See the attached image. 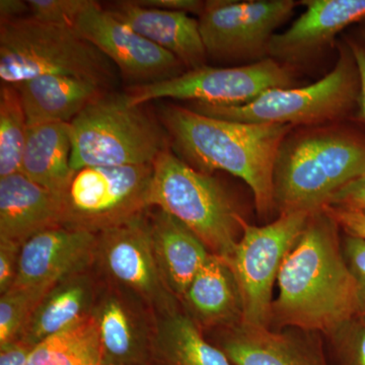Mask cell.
Listing matches in <instances>:
<instances>
[{
	"label": "cell",
	"instance_id": "cell-1",
	"mask_svg": "<svg viewBox=\"0 0 365 365\" xmlns=\"http://www.w3.org/2000/svg\"><path fill=\"white\" fill-rule=\"evenodd\" d=\"M339 230L323 208L311 213L281 265L270 328L330 337L356 318V283L345 260Z\"/></svg>",
	"mask_w": 365,
	"mask_h": 365
},
{
	"label": "cell",
	"instance_id": "cell-2",
	"mask_svg": "<svg viewBox=\"0 0 365 365\" xmlns=\"http://www.w3.org/2000/svg\"><path fill=\"white\" fill-rule=\"evenodd\" d=\"M160 122L184 162L205 174L223 170L242 180L261 217L276 210V160L294 127L218 119L178 105L163 106Z\"/></svg>",
	"mask_w": 365,
	"mask_h": 365
},
{
	"label": "cell",
	"instance_id": "cell-3",
	"mask_svg": "<svg viewBox=\"0 0 365 365\" xmlns=\"http://www.w3.org/2000/svg\"><path fill=\"white\" fill-rule=\"evenodd\" d=\"M365 177V134L351 127L314 126L288 134L274 172L275 208L314 212Z\"/></svg>",
	"mask_w": 365,
	"mask_h": 365
},
{
	"label": "cell",
	"instance_id": "cell-4",
	"mask_svg": "<svg viewBox=\"0 0 365 365\" xmlns=\"http://www.w3.org/2000/svg\"><path fill=\"white\" fill-rule=\"evenodd\" d=\"M71 169L153 165L170 138L162 122L143 106L130 104L126 93H104L69 123Z\"/></svg>",
	"mask_w": 365,
	"mask_h": 365
},
{
	"label": "cell",
	"instance_id": "cell-5",
	"mask_svg": "<svg viewBox=\"0 0 365 365\" xmlns=\"http://www.w3.org/2000/svg\"><path fill=\"white\" fill-rule=\"evenodd\" d=\"M148 205L176 218L205 245L227 260L242 235V215L215 178L194 169L172 150L153 163Z\"/></svg>",
	"mask_w": 365,
	"mask_h": 365
},
{
	"label": "cell",
	"instance_id": "cell-6",
	"mask_svg": "<svg viewBox=\"0 0 365 365\" xmlns=\"http://www.w3.org/2000/svg\"><path fill=\"white\" fill-rule=\"evenodd\" d=\"M114 64L71 26L42 23L32 16L0 23L1 85L63 76L104 88L114 78Z\"/></svg>",
	"mask_w": 365,
	"mask_h": 365
},
{
	"label": "cell",
	"instance_id": "cell-7",
	"mask_svg": "<svg viewBox=\"0 0 365 365\" xmlns=\"http://www.w3.org/2000/svg\"><path fill=\"white\" fill-rule=\"evenodd\" d=\"M332 71L309 86L275 88L248 104L192 105L206 116L244 122L289 126H319L345 117L359 107V76L354 57L344 41L338 44Z\"/></svg>",
	"mask_w": 365,
	"mask_h": 365
},
{
	"label": "cell",
	"instance_id": "cell-8",
	"mask_svg": "<svg viewBox=\"0 0 365 365\" xmlns=\"http://www.w3.org/2000/svg\"><path fill=\"white\" fill-rule=\"evenodd\" d=\"M311 212L282 213L268 225H253L242 218V235L232 256V269L241 295L246 325L270 328L273 287L285 257L299 241Z\"/></svg>",
	"mask_w": 365,
	"mask_h": 365
},
{
	"label": "cell",
	"instance_id": "cell-9",
	"mask_svg": "<svg viewBox=\"0 0 365 365\" xmlns=\"http://www.w3.org/2000/svg\"><path fill=\"white\" fill-rule=\"evenodd\" d=\"M153 177V165L76 170L62 198L64 227L98 234L143 215Z\"/></svg>",
	"mask_w": 365,
	"mask_h": 365
},
{
	"label": "cell",
	"instance_id": "cell-10",
	"mask_svg": "<svg viewBox=\"0 0 365 365\" xmlns=\"http://www.w3.org/2000/svg\"><path fill=\"white\" fill-rule=\"evenodd\" d=\"M294 85L290 67L266 58L239 66H204L160 83L129 86L125 93L130 104L135 106L162 98L190 101L192 104L240 106L248 104L265 91Z\"/></svg>",
	"mask_w": 365,
	"mask_h": 365
},
{
	"label": "cell",
	"instance_id": "cell-11",
	"mask_svg": "<svg viewBox=\"0 0 365 365\" xmlns=\"http://www.w3.org/2000/svg\"><path fill=\"white\" fill-rule=\"evenodd\" d=\"M294 0H209L198 16L207 57L232 61L269 58L276 30L294 13Z\"/></svg>",
	"mask_w": 365,
	"mask_h": 365
},
{
	"label": "cell",
	"instance_id": "cell-12",
	"mask_svg": "<svg viewBox=\"0 0 365 365\" xmlns=\"http://www.w3.org/2000/svg\"><path fill=\"white\" fill-rule=\"evenodd\" d=\"M97 258L114 285L140 300L155 314L174 311L170 292L158 266L150 220L143 215L98 232Z\"/></svg>",
	"mask_w": 365,
	"mask_h": 365
},
{
	"label": "cell",
	"instance_id": "cell-13",
	"mask_svg": "<svg viewBox=\"0 0 365 365\" xmlns=\"http://www.w3.org/2000/svg\"><path fill=\"white\" fill-rule=\"evenodd\" d=\"M74 29L119 69L130 86L160 83L187 71L177 57L134 32L93 0L78 16Z\"/></svg>",
	"mask_w": 365,
	"mask_h": 365
},
{
	"label": "cell",
	"instance_id": "cell-14",
	"mask_svg": "<svg viewBox=\"0 0 365 365\" xmlns=\"http://www.w3.org/2000/svg\"><path fill=\"white\" fill-rule=\"evenodd\" d=\"M98 242V234L68 227L34 235L21 246L13 287L44 297L62 281L86 272L97 258Z\"/></svg>",
	"mask_w": 365,
	"mask_h": 365
},
{
	"label": "cell",
	"instance_id": "cell-15",
	"mask_svg": "<svg viewBox=\"0 0 365 365\" xmlns=\"http://www.w3.org/2000/svg\"><path fill=\"white\" fill-rule=\"evenodd\" d=\"M306 11L273 36L268 57L290 67L313 59L346 29L365 21V0H304Z\"/></svg>",
	"mask_w": 365,
	"mask_h": 365
},
{
	"label": "cell",
	"instance_id": "cell-16",
	"mask_svg": "<svg viewBox=\"0 0 365 365\" xmlns=\"http://www.w3.org/2000/svg\"><path fill=\"white\" fill-rule=\"evenodd\" d=\"M316 333L239 323L222 329L216 346L234 365H330Z\"/></svg>",
	"mask_w": 365,
	"mask_h": 365
},
{
	"label": "cell",
	"instance_id": "cell-17",
	"mask_svg": "<svg viewBox=\"0 0 365 365\" xmlns=\"http://www.w3.org/2000/svg\"><path fill=\"white\" fill-rule=\"evenodd\" d=\"M141 304L116 285L98 295L91 316L98 327L103 365H150L153 330Z\"/></svg>",
	"mask_w": 365,
	"mask_h": 365
},
{
	"label": "cell",
	"instance_id": "cell-18",
	"mask_svg": "<svg viewBox=\"0 0 365 365\" xmlns=\"http://www.w3.org/2000/svg\"><path fill=\"white\" fill-rule=\"evenodd\" d=\"M64 227L61 197L21 173L0 178V239L23 246L44 230Z\"/></svg>",
	"mask_w": 365,
	"mask_h": 365
},
{
	"label": "cell",
	"instance_id": "cell-19",
	"mask_svg": "<svg viewBox=\"0 0 365 365\" xmlns=\"http://www.w3.org/2000/svg\"><path fill=\"white\" fill-rule=\"evenodd\" d=\"M109 11L134 32L177 57L187 71L207 66L199 21L188 14L143 6L135 0L118 1Z\"/></svg>",
	"mask_w": 365,
	"mask_h": 365
},
{
	"label": "cell",
	"instance_id": "cell-20",
	"mask_svg": "<svg viewBox=\"0 0 365 365\" xmlns=\"http://www.w3.org/2000/svg\"><path fill=\"white\" fill-rule=\"evenodd\" d=\"M187 314L199 328L218 330L241 323V295L225 259L210 255L181 299Z\"/></svg>",
	"mask_w": 365,
	"mask_h": 365
},
{
	"label": "cell",
	"instance_id": "cell-21",
	"mask_svg": "<svg viewBox=\"0 0 365 365\" xmlns=\"http://www.w3.org/2000/svg\"><path fill=\"white\" fill-rule=\"evenodd\" d=\"M28 126L71 123L86 106L100 97L102 86L86 79L44 76L16 86Z\"/></svg>",
	"mask_w": 365,
	"mask_h": 365
},
{
	"label": "cell",
	"instance_id": "cell-22",
	"mask_svg": "<svg viewBox=\"0 0 365 365\" xmlns=\"http://www.w3.org/2000/svg\"><path fill=\"white\" fill-rule=\"evenodd\" d=\"M150 220L153 250L163 279L181 300L211 253L195 234L168 213L158 210Z\"/></svg>",
	"mask_w": 365,
	"mask_h": 365
},
{
	"label": "cell",
	"instance_id": "cell-23",
	"mask_svg": "<svg viewBox=\"0 0 365 365\" xmlns=\"http://www.w3.org/2000/svg\"><path fill=\"white\" fill-rule=\"evenodd\" d=\"M98 294L95 282L83 272L62 281L34 309L19 339L36 347L55 334L90 316Z\"/></svg>",
	"mask_w": 365,
	"mask_h": 365
},
{
	"label": "cell",
	"instance_id": "cell-24",
	"mask_svg": "<svg viewBox=\"0 0 365 365\" xmlns=\"http://www.w3.org/2000/svg\"><path fill=\"white\" fill-rule=\"evenodd\" d=\"M71 153L69 123L29 127L20 173L31 181L63 198L73 175Z\"/></svg>",
	"mask_w": 365,
	"mask_h": 365
},
{
	"label": "cell",
	"instance_id": "cell-25",
	"mask_svg": "<svg viewBox=\"0 0 365 365\" xmlns=\"http://www.w3.org/2000/svg\"><path fill=\"white\" fill-rule=\"evenodd\" d=\"M150 364L234 365L220 348L179 309L160 314L155 323Z\"/></svg>",
	"mask_w": 365,
	"mask_h": 365
},
{
	"label": "cell",
	"instance_id": "cell-26",
	"mask_svg": "<svg viewBox=\"0 0 365 365\" xmlns=\"http://www.w3.org/2000/svg\"><path fill=\"white\" fill-rule=\"evenodd\" d=\"M26 365H103L100 337L90 314L39 343Z\"/></svg>",
	"mask_w": 365,
	"mask_h": 365
},
{
	"label": "cell",
	"instance_id": "cell-27",
	"mask_svg": "<svg viewBox=\"0 0 365 365\" xmlns=\"http://www.w3.org/2000/svg\"><path fill=\"white\" fill-rule=\"evenodd\" d=\"M28 122L18 88H0V178L20 173Z\"/></svg>",
	"mask_w": 365,
	"mask_h": 365
},
{
	"label": "cell",
	"instance_id": "cell-28",
	"mask_svg": "<svg viewBox=\"0 0 365 365\" xmlns=\"http://www.w3.org/2000/svg\"><path fill=\"white\" fill-rule=\"evenodd\" d=\"M43 297L19 288L1 294L0 299V346L20 338L34 309Z\"/></svg>",
	"mask_w": 365,
	"mask_h": 365
},
{
	"label": "cell",
	"instance_id": "cell-29",
	"mask_svg": "<svg viewBox=\"0 0 365 365\" xmlns=\"http://www.w3.org/2000/svg\"><path fill=\"white\" fill-rule=\"evenodd\" d=\"M329 338L338 365H365V319H351Z\"/></svg>",
	"mask_w": 365,
	"mask_h": 365
},
{
	"label": "cell",
	"instance_id": "cell-30",
	"mask_svg": "<svg viewBox=\"0 0 365 365\" xmlns=\"http://www.w3.org/2000/svg\"><path fill=\"white\" fill-rule=\"evenodd\" d=\"M91 0H29L30 16L42 23L74 28Z\"/></svg>",
	"mask_w": 365,
	"mask_h": 365
},
{
	"label": "cell",
	"instance_id": "cell-31",
	"mask_svg": "<svg viewBox=\"0 0 365 365\" xmlns=\"http://www.w3.org/2000/svg\"><path fill=\"white\" fill-rule=\"evenodd\" d=\"M342 248L348 267L356 283V318L365 319V240L346 235Z\"/></svg>",
	"mask_w": 365,
	"mask_h": 365
},
{
	"label": "cell",
	"instance_id": "cell-32",
	"mask_svg": "<svg viewBox=\"0 0 365 365\" xmlns=\"http://www.w3.org/2000/svg\"><path fill=\"white\" fill-rule=\"evenodd\" d=\"M342 40L354 57L359 76V118L365 123V21L350 28Z\"/></svg>",
	"mask_w": 365,
	"mask_h": 365
},
{
	"label": "cell",
	"instance_id": "cell-33",
	"mask_svg": "<svg viewBox=\"0 0 365 365\" xmlns=\"http://www.w3.org/2000/svg\"><path fill=\"white\" fill-rule=\"evenodd\" d=\"M21 245L0 239V294L11 290L18 273Z\"/></svg>",
	"mask_w": 365,
	"mask_h": 365
},
{
	"label": "cell",
	"instance_id": "cell-34",
	"mask_svg": "<svg viewBox=\"0 0 365 365\" xmlns=\"http://www.w3.org/2000/svg\"><path fill=\"white\" fill-rule=\"evenodd\" d=\"M323 209L346 235L365 240V211L335 206H324Z\"/></svg>",
	"mask_w": 365,
	"mask_h": 365
},
{
	"label": "cell",
	"instance_id": "cell-35",
	"mask_svg": "<svg viewBox=\"0 0 365 365\" xmlns=\"http://www.w3.org/2000/svg\"><path fill=\"white\" fill-rule=\"evenodd\" d=\"M326 206L365 211V177L341 189Z\"/></svg>",
	"mask_w": 365,
	"mask_h": 365
},
{
	"label": "cell",
	"instance_id": "cell-36",
	"mask_svg": "<svg viewBox=\"0 0 365 365\" xmlns=\"http://www.w3.org/2000/svg\"><path fill=\"white\" fill-rule=\"evenodd\" d=\"M137 4L151 9L178 13L193 14L200 16L205 7V1L201 0H135Z\"/></svg>",
	"mask_w": 365,
	"mask_h": 365
},
{
	"label": "cell",
	"instance_id": "cell-37",
	"mask_svg": "<svg viewBox=\"0 0 365 365\" xmlns=\"http://www.w3.org/2000/svg\"><path fill=\"white\" fill-rule=\"evenodd\" d=\"M34 346L16 339L0 346V365H26Z\"/></svg>",
	"mask_w": 365,
	"mask_h": 365
},
{
	"label": "cell",
	"instance_id": "cell-38",
	"mask_svg": "<svg viewBox=\"0 0 365 365\" xmlns=\"http://www.w3.org/2000/svg\"><path fill=\"white\" fill-rule=\"evenodd\" d=\"M30 13L28 1L23 0H1L0 1V23L26 18Z\"/></svg>",
	"mask_w": 365,
	"mask_h": 365
}]
</instances>
